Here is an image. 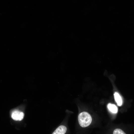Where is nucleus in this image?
Returning a JSON list of instances; mask_svg holds the SVG:
<instances>
[{
  "label": "nucleus",
  "instance_id": "3",
  "mask_svg": "<svg viewBox=\"0 0 134 134\" xmlns=\"http://www.w3.org/2000/svg\"><path fill=\"white\" fill-rule=\"evenodd\" d=\"M67 128L64 125H61L58 127L53 133V134H64L67 131Z\"/></svg>",
  "mask_w": 134,
  "mask_h": 134
},
{
  "label": "nucleus",
  "instance_id": "4",
  "mask_svg": "<svg viewBox=\"0 0 134 134\" xmlns=\"http://www.w3.org/2000/svg\"><path fill=\"white\" fill-rule=\"evenodd\" d=\"M115 100L117 103L118 105L121 106L122 103V100L121 97L119 94L117 92H115L114 94Z\"/></svg>",
  "mask_w": 134,
  "mask_h": 134
},
{
  "label": "nucleus",
  "instance_id": "1",
  "mask_svg": "<svg viewBox=\"0 0 134 134\" xmlns=\"http://www.w3.org/2000/svg\"><path fill=\"white\" fill-rule=\"evenodd\" d=\"M78 120L79 123L81 127H86L90 124L92 121V118L88 113L84 111L79 114Z\"/></svg>",
  "mask_w": 134,
  "mask_h": 134
},
{
  "label": "nucleus",
  "instance_id": "6",
  "mask_svg": "<svg viewBox=\"0 0 134 134\" xmlns=\"http://www.w3.org/2000/svg\"><path fill=\"white\" fill-rule=\"evenodd\" d=\"M113 134H126L122 130L120 129L115 130L113 132Z\"/></svg>",
  "mask_w": 134,
  "mask_h": 134
},
{
  "label": "nucleus",
  "instance_id": "5",
  "mask_svg": "<svg viewBox=\"0 0 134 134\" xmlns=\"http://www.w3.org/2000/svg\"><path fill=\"white\" fill-rule=\"evenodd\" d=\"M107 107L109 110L112 112L116 113L118 111L117 108L115 105L109 103L107 105Z\"/></svg>",
  "mask_w": 134,
  "mask_h": 134
},
{
  "label": "nucleus",
  "instance_id": "2",
  "mask_svg": "<svg viewBox=\"0 0 134 134\" xmlns=\"http://www.w3.org/2000/svg\"><path fill=\"white\" fill-rule=\"evenodd\" d=\"M24 113L18 110L13 112L11 114V117L15 121H20L23 118L24 116Z\"/></svg>",
  "mask_w": 134,
  "mask_h": 134
}]
</instances>
